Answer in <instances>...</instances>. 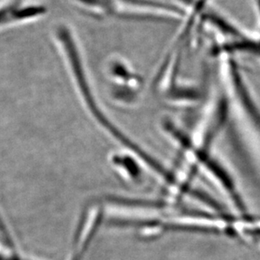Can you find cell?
Masks as SVG:
<instances>
[{"instance_id":"obj_1","label":"cell","mask_w":260,"mask_h":260,"mask_svg":"<svg viewBox=\"0 0 260 260\" xmlns=\"http://www.w3.org/2000/svg\"><path fill=\"white\" fill-rule=\"evenodd\" d=\"M43 5L14 0L0 6V30L18 23L35 20L45 15Z\"/></svg>"}]
</instances>
